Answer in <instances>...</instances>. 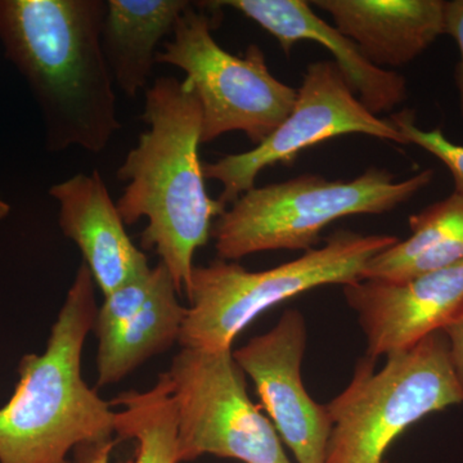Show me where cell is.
Returning <instances> with one entry per match:
<instances>
[{
  "instance_id": "obj_1",
  "label": "cell",
  "mask_w": 463,
  "mask_h": 463,
  "mask_svg": "<svg viewBox=\"0 0 463 463\" xmlns=\"http://www.w3.org/2000/svg\"><path fill=\"white\" fill-rule=\"evenodd\" d=\"M105 14L103 0H0V42L38 102L48 151L99 154L120 129Z\"/></svg>"
},
{
  "instance_id": "obj_2",
  "label": "cell",
  "mask_w": 463,
  "mask_h": 463,
  "mask_svg": "<svg viewBox=\"0 0 463 463\" xmlns=\"http://www.w3.org/2000/svg\"><path fill=\"white\" fill-rule=\"evenodd\" d=\"M141 118L148 129L116 173L127 183L116 206L125 225L147 219L142 246L156 251L181 295L190 285L194 254L227 206L207 194L199 154L203 109L190 81L156 79L146 90Z\"/></svg>"
},
{
  "instance_id": "obj_3",
  "label": "cell",
  "mask_w": 463,
  "mask_h": 463,
  "mask_svg": "<svg viewBox=\"0 0 463 463\" xmlns=\"http://www.w3.org/2000/svg\"><path fill=\"white\" fill-rule=\"evenodd\" d=\"M96 283L81 263L42 354L18 364L14 394L0 408V463L109 461L116 434L111 403L88 386L81 355L99 307Z\"/></svg>"
},
{
  "instance_id": "obj_4",
  "label": "cell",
  "mask_w": 463,
  "mask_h": 463,
  "mask_svg": "<svg viewBox=\"0 0 463 463\" xmlns=\"http://www.w3.org/2000/svg\"><path fill=\"white\" fill-rule=\"evenodd\" d=\"M434 175L426 169L397 181L388 169L370 167L350 181L304 174L251 188L213 225L216 254L230 261L273 250L309 251L327 225L345 216L392 212L428 187Z\"/></svg>"
},
{
  "instance_id": "obj_5",
  "label": "cell",
  "mask_w": 463,
  "mask_h": 463,
  "mask_svg": "<svg viewBox=\"0 0 463 463\" xmlns=\"http://www.w3.org/2000/svg\"><path fill=\"white\" fill-rule=\"evenodd\" d=\"M389 234L340 230L321 248L261 272L216 259L194 267L185 289L190 307L179 344L203 350L232 349L241 332L282 301L328 285L346 286L364 279L368 264L398 242Z\"/></svg>"
},
{
  "instance_id": "obj_6",
  "label": "cell",
  "mask_w": 463,
  "mask_h": 463,
  "mask_svg": "<svg viewBox=\"0 0 463 463\" xmlns=\"http://www.w3.org/2000/svg\"><path fill=\"white\" fill-rule=\"evenodd\" d=\"M463 404L443 331L376 361L365 355L337 397L326 404L332 428L325 463H383L408 428L429 414Z\"/></svg>"
},
{
  "instance_id": "obj_7",
  "label": "cell",
  "mask_w": 463,
  "mask_h": 463,
  "mask_svg": "<svg viewBox=\"0 0 463 463\" xmlns=\"http://www.w3.org/2000/svg\"><path fill=\"white\" fill-rule=\"evenodd\" d=\"M214 21L188 5L157 52L156 63L178 67L187 75L203 109L201 143L241 132L254 145L263 142L288 118L298 90L269 71L264 52L249 45L243 54L224 51L213 36Z\"/></svg>"
},
{
  "instance_id": "obj_8",
  "label": "cell",
  "mask_w": 463,
  "mask_h": 463,
  "mask_svg": "<svg viewBox=\"0 0 463 463\" xmlns=\"http://www.w3.org/2000/svg\"><path fill=\"white\" fill-rule=\"evenodd\" d=\"M169 374L178 420L179 463L203 455L243 463H292L273 423L246 386L232 349L182 347Z\"/></svg>"
},
{
  "instance_id": "obj_9",
  "label": "cell",
  "mask_w": 463,
  "mask_h": 463,
  "mask_svg": "<svg viewBox=\"0 0 463 463\" xmlns=\"http://www.w3.org/2000/svg\"><path fill=\"white\" fill-rule=\"evenodd\" d=\"M346 134L407 145L390 118L364 108L334 61L310 63L294 108L255 148L203 164V175L221 183L219 203L231 205L255 187L259 174L276 164H291L306 149Z\"/></svg>"
},
{
  "instance_id": "obj_10",
  "label": "cell",
  "mask_w": 463,
  "mask_h": 463,
  "mask_svg": "<svg viewBox=\"0 0 463 463\" xmlns=\"http://www.w3.org/2000/svg\"><path fill=\"white\" fill-rule=\"evenodd\" d=\"M304 316L283 313L276 326L233 352L254 383L265 412L298 463H325L331 434L327 407L317 403L304 385L301 365L307 349Z\"/></svg>"
},
{
  "instance_id": "obj_11",
  "label": "cell",
  "mask_w": 463,
  "mask_h": 463,
  "mask_svg": "<svg viewBox=\"0 0 463 463\" xmlns=\"http://www.w3.org/2000/svg\"><path fill=\"white\" fill-rule=\"evenodd\" d=\"M358 317L367 356L404 352L463 316V259L440 269L390 282L361 279L344 286Z\"/></svg>"
},
{
  "instance_id": "obj_12",
  "label": "cell",
  "mask_w": 463,
  "mask_h": 463,
  "mask_svg": "<svg viewBox=\"0 0 463 463\" xmlns=\"http://www.w3.org/2000/svg\"><path fill=\"white\" fill-rule=\"evenodd\" d=\"M163 263L105 297L93 330L99 339L97 386L124 380L181 336L187 307Z\"/></svg>"
},
{
  "instance_id": "obj_13",
  "label": "cell",
  "mask_w": 463,
  "mask_h": 463,
  "mask_svg": "<svg viewBox=\"0 0 463 463\" xmlns=\"http://www.w3.org/2000/svg\"><path fill=\"white\" fill-rule=\"evenodd\" d=\"M58 224L74 241L105 297L148 272L147 257L134 245L99 170L79 173L50 188Z\"/></svg>"
},
{
  "instance_id": "obj_14",
  "label": "cell",
  "mask_w": 463,
  "mask_h": 463,
  "mask_svg": "<svg viewBox=\"0 0 463 463\" xmlns=\"http://www.w3.org/2000/svg\"><path fill=\"white\" fill-rule=\"evenodd\" d=\"M212 7L236 9L281 45L286 56L298 42L318 43L334 54L336 66L358 99L373 115L390 112L407 99V81L392 70L371 63L354 42L326 23L306 0H223Z\"/></svg>"
},
{
  "instance_id": "obj_15",
  "label": "cell",
  "mask_w": 463,
  "mask_h": 463,
  "mask_svg": "<svg viewBox=\"0 0 463 463\" xmlns=\"http://www.w3.org/2000/svg\"><path fill=\"white\" fill-rule=\"evenodd\" d=\"M335 27L381 69L412 62L444 33L441 0H315Z\"/></svg>"
},
{
  "instance_id": "obj_16",
  "label": "cell",
  "mask_w": 463,
  "mask_h": 463,
  "mask_svg": "<svg viewBox=\"0 0 463 463\" xmlns=\"http://www.w3.org/2000/svg\"><path fill=\"white\" fill-rule=\"evenodd\" d=\"M187 0H108L100 44L114 83L130 99L147 87L157 45L173 33Z\"/></svg>"
},
{
  "instance_id": "obj_17",
  "label": "cell",
  "mask_w": 463,
  "mask_h": 463,
  "mask_svg": "<svg viewBox=\"0 0 463 463\" xmlns=\"http://www.w3.org/2000/svg\"><path fill=\"white\" fill-rule=\"evenodd\" d=\"M411 236L380 252L364 279L399 282L463 259V194L453 192L410 216Z\"/></svg>"
},
{
  "instance_id": "obj_18",
  "label": "cell",
  "mask_w": 463,
  "mask_h": 463,
  "mask_svg": "<svg viewBox=\"0 0 463 463\" xmlns=\"http://www.w3.org/2000/svg\"><path fill=\"white\" fill-rule=\"evenodd\" d=\"M109 403L123 407L115 414L116 435L137 444L128 463H179L178 420L167 373L147 392H123Z\"/></svg>"
},
{
  "instance_id": "obj_19",
  "label": "cell",
  "mask_w": 463,
  "mask_h": 463,
  "mask_svg": "<svg viewBox=\"0 0 463 463\" xmlns=\"http://www.w3.org/2000/svg\"><path fill=\"white\" fill-rule=\"evenodd\" d=\"M407 145L419 146L439 158L452 174L456 194H463V146L450 142L440 129L423 130L416 124L412 109H403L390 118Z\"/></svg>"
},
{
  "instance_id": "obj_20",
  "label": "cell",
  "mask_w": 463,
  "mask_h": 463,
  "mask_svg": "<svg viewBox=\"0 0 463 463\" xmlns=\"http://www.w3.org/2000/svg\"><path fill=\"white\" fill-rule=\"evenodd\" d=\"M444 33L452 36L458 45L459 62L456 69V84L463 118V0L444 2Z\"/></svg>"
},
{
  "instance_id": "obj_21",
  "label": "cell",
  "mask_w": 463,
  "mask_h": 463,
  "mask_svg": "<svg viewBox=\"0 0 463 463\" xmlns=\"http://www.w3.org/2000/svg\"><path fill=\"white\" fill-rule=\"evenodd\" d=\"M449 345L450 362L463 390V316L443 330Z\"/></svg>"
},
{
  "instance_id": "obj_22",
  "label": "cell",
  "mask_w": 463,
  "mask_h": 463,
  "mask_svg": "<svg viewBox=\"0 0 463 463\" xmlns=\"http://www.w3.org/2000/svg\"><path fill=\"white\" fill-rule=\"evenodd\" d=\"M9 213H11V206H9L8 203L2 199V196H0V221L7 218Z\"/></svg>"
}]
</instances>
